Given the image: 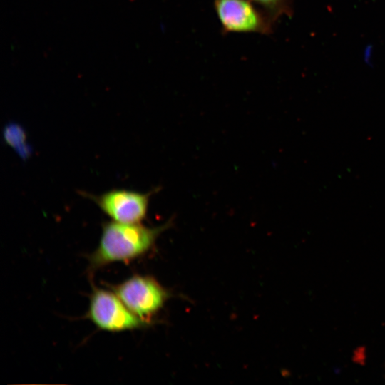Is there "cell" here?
Listing matches in <instances>:
<instances>
[{"label":"cell","mask_w":385,"mask_h":385,"mask_svg":"<svg viewBox=\"0 0 385 385\" xmlns=\"http://www.w3.org/2000/svg\"><path fill=\"white\" fill-rule=\"evenodd\" d=\"M168 225L148 227L140 222H103L98 245L88 258L89 274L114 262H128L140 257L153 247Z\"/></svg>","instance_id":"obj_1"},{"label":"cell","mask_w":385,"mask_h":385,"mask_svg":"<svg viewBox=\"0 0 385 385\" xmlns=\"http://www.w3.org/2000/svg\"><path fill=\"white\" fill-rule=\"evenodd\" d=\"M252 0H213V7L223 34L270 35L274 22Z\"/></svg>","instance_id":"obj_2"},{"label":"cell","mask_w":385,"mask_h":385,"mask_svg":"<svg viewBox=\"0 0 385 385\" xmlns=\"http://www.w3.org/2000/svg\"><path fill=\"white\" fill-rule=\"evenodd\" d=\"M86 316L98 329L111 332L134 330L146 324L114 292L98 287L92 290Z\"/></svg>","instance_id":"obj_3"},{"label":"cell","mask_w":385,"mask_h":385,"mask_svg":"<svg viewBox=\"0 0 385 385\" xmlns=\"http://www.w3.org/2000/svg\"><path fill=\"white\" fill-rule=\"evenodd\" d=\"M111 289L146 324L168 298L165 289L153 277L146 275H133Z\"/></svg>","instance_id":"obj_4"},{"label":"cell","mask_w":385,"mask_h":385,"mask_svg":"<svg viewBox=\"0 0 385 385\" xmlns=\"http://www.w3.org/2000/svg\"><path fill=\"white\" fill-rule=\"evenodd\" d=\"M153 193V191L144 193L125 188H113L99 195L80 192L111 220L123 223H140L143 220Z\"/></svg>","instance_id":"obj_5"},{"label":"cell","mask_w":385,"mask_h":385,"mask_svg":"<svg viewBox=\"0 0 385 385\" xmlns=\"http://www.w3.org/2000/svg\"><path fill=\"white\" fill-rule=\"evenodd\" d=\"M275 23L281 17L293 14V0H252Z\"/></svg>","instance_id":"obj_6"},{"label":"cell","mask_w":385,"mask_h":385,"mask_svg":"<svg viewBox=\"0 0 385 385\" xmlns=\"http://www.w3.org/2000/svg\"><path fill=\"white\" fill-rule=\"evenodd\" d=\"M4 135L6 142L24 155L22 150L27 148V145L25 133L22 128L17 125L10 124L5 128Z\"/></svg>","instance_id":"obj_7"}]
</instances>
